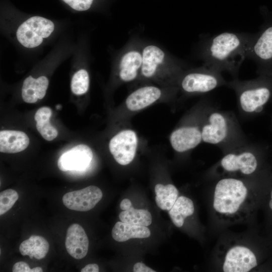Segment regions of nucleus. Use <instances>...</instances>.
Returning a JSON list of instances; mask_svg holds the SVG:
<instances>
[{"instance_id": "1a4fd4ad", "label": "nucleus", "mask_w": 272, "mask_h": 272, "mask_svg": "<svg viewBox=\"0 0 272 272\" xmlns=\"http://www.w3.org/2000/svg\"><path fill=\"white\" fill-rule=\"evenodd\" d=\"M220 265L225 272H247L258 265L255 253L249 247L240 244L227 246L220 252Z\"/></svg>"}, {"instance_id": "473e14b6", "label": "nucleus", "mask_w": 272, "mask_h": 272, "mask_svg": "<svg viewBox=\"0 0 272 272\" xmlns=\"http://www.w3.org/2000/svg\"><path fill=\"white\" fill-rule=\"evenodd\" d=\"M131 201L127 198L123 199L120 202V208L122 211H126L132 207Z\"/></svg>"}, {"instance_id": "4468645a", "label": "nucleus", "mask_w": 272, "mask_h": 272, "mask_svg": "<svg viewBox=\"0 0 272 272\" xmlns=\"http://www.w3.org/2000/svg\"><path fill=\"white\" fill-rule=\"evenodd\" d=\"M93 152L89 147L80 144L63 153L57 161L62 171H83L87 169L93 159Z\"/></svg>"}, {"instance_id": "2f4dec72", "label": "nucleus", "mask_w": 272, "mask_h": 272, "mask_svg": "<svg viewBox=\"0 0 272 272\" xmlns=\"http://www.w3.org/2000/svg\"><path fill=\"white\" fill-rule=\"evenodd\" d=\"M99 271V266L96 263L87 264L81 270V272H98Z\"/></svg>"}, {"instance_id": "9d476101", "label": "nucleus", "mask_w": 272, "mask_h": 272, "mask_svg": "<svg viewBox=\"0 0 272 272\" xmlns=\"http://www.w3.org/2000/svg\"><path fill=\"white\" fill-rule=\"evenodd\" d=\"M54 29L51 20L40 16H33L21 24L16 31L19 43L28 48L39 46L44 39L49 37Z\"/></svg>"}, {"instance_id": "f3484780", "label": "nucleus", "mask_w": 272, "mask_h": 272, "mask_svg": "<svg viewBox=\"0 0 272 272\" xmlns=\"http://www.w3.org/2000/svg\"><path fill=\"white\" fill-rule=\"evenodd\" d=\"M162 95L161 90L154 86L141 87L132 92L126 98L125 104L130 111L141 110L156 102Z\"/></svg>"}, {"instance_id": "bb28decb", "label": "nucleus", "mask_w": 272, "mask_h": 272, "mask_svg": "<svg viewBox=\"0 0 272 272\" xmlns=\"http://www.w3.org/2000/svg\"><path fill=\"white\" fill-rule=\"evenodd\" d=\"M19 198L17 192L13 189H8L0 193V215L9 211Z\"/></svg>"}, {"instance_id": "0eeeda50", "label": "nucleus", "mask_w": 272, "mask_h": 272, "mask_svg": "<svg viewBox=\"0 0 272 272\" xmlns=\"http://www.w3.org/2000/svg\"><path fill=\"white\" fill-rule=\"evenodd\" d=\"M247 58L255 63L258 75L272 76V20H266L255 33Z\"/></svg>"}, {"instance_id": "c756f323", "label": "nucleus", "mask_w": 272, "mask_h": 272, "mask_svg": "<svg viewBox=\"0 0 272 272\" xmlns=\"http://www.w3.org/2000/svg\"><path fill=\"white\" fill-rule=\"evenodd\" d=\"M12 271L13 272H42L43 269L39 266L30 268L29 265L25 262L19 261L14 264Z\"/></svg>"}, {"instance_id": "c85d7f7f", "label": "nucleus", "mask_w": 272, "mask_h": 272, "mask_svg": "<svg viewBox=\"0 0 272 272\" xmlns=\"http://www.w3.org/2000/svg\"><path fill=\"white\" fill-rule=\"evenodd\" d=\"M266 195L265 206L267 213L272 223V172L267 178V189Z\"/></svg>"}, {"instance_id": "6e6552de", "label": "nucleus", "mask_w": 272, "mask_h": 272, "mask_svg": "<svg viewBox=\"0 0 272 272\" xmlns=\"http://www.w3.org/2000/svg\"><path fill=\"white\" fill-rule=\"evenodd\" d=\"M221 72L205 65L183 74L179 85L188 94H205L227 85Z\"/></svg>"}, {"instance_id": "393cba45", "label": "nucleus", "mask_w": 272, "mask_h": 272, "mask_svg": "<svg viewBox=\"0 0 272 272\" xmlns=\"http://www.w3.org/2000/svg\"><path fill=\"white\" fill-rule=\"evenodd\" d=\"M120 221L126 223L146 226L152 223V215L147 210L136 209L132 207L128 210L123 211L119 215Z\"/></svg>"}, {"instance_id": "72a5a7b5", "label": "nucleus", "mask_w": 272, "mask_h": 272, "mask_svg": "<svg viewBox=\"0 0 272 272\" xmlns=\"http://www.w3.org/2000/svg\"><path fill=\"white\" fill-rule=\"evenodd\" d=\"M271 103H272V100L271 101ZM271 127H272V114H271Z\"/></svg>"}, {"instance_id": "5701e85b", "label": "nucleus", "mask_w": 272, "mask_h": 272, "mask_svg": "<svg viewBox=\"0 0 272 272\" xmlns=\"http://www.w3.org/2000/svg\"><path fill=\"white\" fill-rule=\"evenodd\" d=\"M51 115V109L48 107L44 106L40 108L34 116L38 131L45 140L48 141L53 140L58 135L57 130L49 121Z\"/></svg>"}, {"instance_id": "412c9836", "label": "nucleus", "mask_w": 272, "mask_h": 272, "mask_svg": "<svg viewBox=\"0 0 272 272\" xmlns=\"http://www.w3.org/2000/svg\"><path fill=\"white\" fill-rule=\"evenodd\" d=\"M49 244L42 236L32 235L20 245L19 251L23 255H28L30 258H43L48 252Z\"/></svg>"}, {"instance_id": "f8f14e48", "label": "nucleus", "mask_w": 272, "mask_h": 272, "mask_svg": "<svg viewBox=\"0 0 272 272\" xmlns=\"http://www.w3.org/2000/svg\"><path fill=\"white\" fill-rule=\"evenodd\" d=\"M137 145L138 138L135 132L126 129L118 132L111 139L109 149L118 164L126 165L134 159Z\"/></svg>"}, {"instance_id": "aec40b11", "label": "nucleus", "mask_w": 272, "mask_h": 272, "mask_svg": "<svg viewBox=\"0 0 272 272\" xmlns=\"http://www.w3.org/2000/svg\"><path fill=\"white\" fill-rule=\"evenodd\" d=\"M111 234L118 242H124L132 238H145L151 235L146 226L135 225L122 222H117L114 226Z\"/></svg>"}, {"instance_id": "423d86ee", "label": "nucleus", "mask_w": 272, "mask_h": 272, "mask_svg": "<svg viewBox=\"0 0 272 272\" xmlns=\"http://www.w3.org/2000/svg\"><path fill=\"white\" fill-rule=\"evenodd\" d=\"M143 61L140 75L147 79L182 72V62L169 54L166 51L154 44L142 46Z\"/></svg>"}, {"instance_id": "f03ea898", "label": "nucleus", "mask_w": 272, "mask_h": 272, "mask_svg": "<svg viewBox=\"0 0 272 272\" xmlns=\"http://www.w3.org/2000/svg\"><path fill=\"white\" fill-rule=\"evenodd\" d=\"M256 204L254 191L239 178L224 177L215 185L212 207L215 216L224 223L248 221L255 213Z\"/></svg>"}, {"instance_id": "b1692460", "label": "nucleus", "mask_w": 272, "mask_h": 272, "mask_svg": "<svg viewBox=\"0 0 272 272\" xmlns=\"http://www.w3.org/2000/svg\"><path fill=\"white\" fill-rule=\"evenodd\" d=\"M155 200L158 207L163 210L169 211L178 197L179 191L173 184L164 185L157 184L155 187Z\"/></svg>"}, {"instance_id": "20e7f679", "label": "nucleus", "mask_w": 272, "mask_h": 272, "mask_svg": "<svg viewBox=\"0 0 272 272\" xmlns=\"http://www.w3.org/2000/svg\"><path fill=\"white\" fill-rule=\"evenodd\" d=\"M270 154L271 148L268 145L248 146L244 143L226 151L219 166L224 172L231 175L250 176L267 164Z\"/></svg>"}, {"instance_id": "f257e3e1", "label": "nucleus", "mask_w": 272, "mask_h": 272, "mask_svg": "<svg viewBox=\"0 0 272 272\" xmlns=\"http://www.w3.org/2000/svg\"><path fill=\"white\" fill-rule=\"evenodd\" d=\"M255 33L226 32L209 38L200 48L203 65L237 79L239 68L247 58Z\"/></svg>"}, {"instance_id": "9b49d317", "label": "nucleus", "mask_w": 272, "mask_h": 272, "mask_svg": "<svg viewBox=\"0 0 272 272\" xmlns=\"http://www.w3.org/2000/svg\"><path fill=\"white\" fill-rule=\"evenodd\" d=\"M142 46L140 42L132 41L121 52L117 60V73L123 82L134 80L141 73L143 61Z\"/></svg>"}, {"instance_id": "a878e982", "label": "nucleus", "mask_w": 272, "mask_h": 272, "mask_svg": "<svg viewBox=\"0 0 272 272\" xmlns=\"http://www.w3.org/2000/svg\"><path fill=\"white\" fill-rule=\"evenodd\" d=\"M90 85V78L88 71L84 69L77 71L73 75L71 88L75 95H81L87 92Z\"/></svg>"}, {"instance_id": "7ed1b4c3", "label": "nucleus", "mask_w": 272, "mask_h": 272, "mask_svg": "<svg viewBox=\"0 0 272 272\" xmlns=\"http://www.w3.org/2000/svg\"><path fill=\"white\" fill-rule=\"evenodd\" d=\"M202 141L226 151L244 143L241 129L234 115L229 112L209 108L201 125Z\"/></svg>"}, {"instance_id": "7c9ffc66", "label": "nucleus", "mask_w": 272, "mask_h": 272, "mask_svg": "<svg viewBox=\"0 0 272 272\" xmlns=\"http://www.w3.org/2000/svg\"><path fill=\"white\" fill-rule=\"evenodd\" d=\"M133 271L134 272H155V270L140 262L134 265Z\"/></svg>"}, {"instance_id": "dca6fc26", "label": "nucleus", "mask_w": 272, "mask_h": 272, "mask_svg": "<svg viewBox=\"0 0 272 272\" xmlns=\"http://www.w3.org/2000/svg\"><path fill=\"white\" fill-rule=\"evenodd\" d=\"M65 245L67 252L73 258L80 259L87 254L89 240L81 226L73 224L66 232Z\"/></svg>"}, {"instance_id": "4be33fe9", "label": "nucleus", "mask_w": 272, "mask_h": 272, "mask_svg": "<svg viewBox=\"0 0 272 272\" xmlns=\"http://www.w3.org/2000/svg\"><path fill=\"white\" fill-rule=\"evenodd\" d=\"M194 212L192 200L185 196H178L173 207L169 211V215L173 223L177 227H181L186 218L192 216Z\"/></svg>"}, {"instance_id": "2eb2a0df", "label": "nucleus", "mask_w": 272, "mask_h": 272, "mask_svg": "<svg viewBox=\"0 0 272 272\" xmlns=\"http://www.w3.org/2000/svg\"><path fill=\"white\" fill-rule=\"evenodd\" d=\"M172 148L178 152H184L197 146L202 141L201 126L187 125L175 130L170 135Z\"/></svg>"}, {"instance_id": "6ab92c4d", "label": "nucleus", "mask_w": 272, "mask_h": 272, "mask_svg": "<svg viewBox=\"0 0 272 272\" xmlns=\"http://www.w3.org/2000/svg\"><path fill=\"white\" fill-rule=\"evenodd\" d=\"M29 139L24 132L4 130L0 131V152L16 153L26 149L29 144Z\"/></svg>"}, {"instance_id": "a211bd4d", "label": "nucleus", "mask_w": 272, "mask_h": 272, "mask_svg": "<svg viewBox=\"0 0 272 272\" xmlns=\"http://www.w3.org/2000/svg\"><path fill=\"white\" fill-rule=\"evenodd\" d=\"M49 85L47 77L41 76L34 78L31 76L26 78L22 88L23 100L28 103H34L45 96Z\"/></svg>"}, {"instance_id": "cd10ccee", "label": "nucleus", "mask_w": 272, "mask_h": 272, "mask_svg": "<svg viewBox=\"0 0 272 272\" xmlns=\"http://www.w3.org/2000/svg\"><path fill=\"white\" fill-rule=\"evenodd\" d=\"M73 9L78 11H85L92 6L94 0H62Z\"/></svg>"}, {"instance_id": "ddd939ff", "label": "nucleus", "mask_w": 272, "mask_h": 272, "mask_svg": "<svg viewBox=\"0 0 272 272\" xmlns=\"http://www.w3.org/2000/svg\"><path fill=\"white\" fill-rule=\"evenodd\" d=\"M101 190L94 185L66 193L62 197V202L71 210L86 212L92 209L101 199Z\"/></svg>"}, {"instance_id": "39448f33", "label": "nucleus", "mask_w": 272, "mask_h": 272, "mask_svg": "<svg viewBox=\"0 0 272 272\" xmlns=\"http://www.w3.org/2000/svg\"><path fill=\"white\" fill-rule=\"evenodd\" d=\"M226 86L235 91L240 109L247 114L261 113L272 100V76L258 75L246 81L236 79Z\"/></svg>"}]
</instances>
